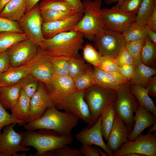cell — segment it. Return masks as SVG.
Segmentation results:
<instances>
[{"instance_id": "cell-1", "label": "cell", "mask_w": 156, "mask_h": 156, "mask_svg": "<svg viewBox=\"0 0 156 156\" xmlns=\"http://www.w3.org/2000/svg\"><path fill=\"white\" fill-rule=\"evenodd\" d=\"M79 119L77 116L67 111H60L53 105L49 107L40 118L23 126L26 130L45 129L61 135H68L77 125Z\"/></svg>"}, {"instance_id": "cell-2", "label": "cell", "mask_w": 156, "mask_h": 156, "mask_svg": "<svg viewBox=\"0 0 156 156\" xmlns=\"http://www.w3.org/2000/svg\"><path fill=\"white\" fill-rule=\"evenodd\" d=\"M73 140L70 134L62 135L51 130L40 129L38 132L27 130L24 133L23 144L36 150L31 156H43L46 153L71 144Z\"/></svg>"}, {"instance_id": "cell-3", "label": "cell", "mask_w": 156, "mask_h": 156, "mask_svg": "<svg viewBox=\"0 0 156 156\" xmlns=\"http://www.w3.org/2000/svg\"><path fill=\"white\" fill-rule=\"evenodd\" d=\"M84 37L74 30L60 33L52 38L45 39L46 53L52 57L72 58L80 56L79 50L83 47Z\"/></svg>"}, {"instance_id": "cell-4", "label": "cell", "mask_w": 156, "mask_h": 156, "mask_svg": "<svg viewBox=\"0 0 156 156\" xmlns=\"http://www.w3.org/2000/svg\"><path fill=\"white\" fill-rule=\"evenodd\" d=\"M103 0H84L82 3L84 11L83 16L71 30L82 33L85 38L93 41L95 35L105 28L101 15Z\"/></svg>"}, {"instance_id": "cell-5", "label": "cell", "mask_w": 156, "mask_h": 156, "mask_svg": "<svg viewBox=\"0 0 156 156\" xmlns=\"http://www.w3.org/2000/svg\"><path fill=\"white\" fill-rule=\"evenodd\" d=\"M84 100L88 107L91 119L88 127L96 122L102 110L117 99L116 91L102 87L94 84L83 91Z\"/></svg>"}, {"instance_id": "cell-6", "label": "cell", "mask_w": 156, "mask_h": 156, "mask_svg": "<svg viewBox=\"0 0 156 156\" xmlns=\"http://www.w3.org/2000/svg\"><path fill=\"white\" fill-rule=\"evenodd\" d=\"M117 92V97L115 103V109L125 124L129 134L134 126V113L139 105L131 92L128 83L120 85Z\"/></svg>"}, {"instance_id": "cell-7", "label": "cell", "mask_w": 156, "mask_h": 156, "mask_svg": "<svg viewBox=\"0 0 156 156\" xmlns=\"http://www.w3.org/2000/svg\"><path fill=\"white\" fill-rule=\"evenodd\" d=\"M16 124L5 126L0 133V156H26L25 152L30 150L22 143L24 132L14 130Z\"/></svg>"}, {"instance_id": "cell-8", "label": "cell", "mask_w": 156, "mask_h": 156, "mask_svg": "<svg viewBox=\"0 0 156 156\" xmlns=\"http://www.w3.org/2000/svg\"><path fill=\"white\" fill-rule=\"evenodd\" d=\"M17 22L20 28L28 39L45 50L46 40L42 33L43 22L38 5L26 12Z\"/></svg>"}, {"instance_id": "cell-9", "label": "cell", "mask_w": 156, "mask_h": 156, "mask_svg": "<svg viewBox=\"0 0 156 156\" xmlns=\"http://www.w3.org/2000/svg\"><path fill=\"white\" fill-rule=\"evenodd\" d=\"M45 86L55 106L59 110H65L66 99L76 91L73 79L69 76L60 77L53 75Z\"/></svg>"}, {"instance_id": "cell-10", "label": "cell", "mask_w": 156, "mask_h": 156, "mask_svg": "<svg viewBox=\"0 0 156 156\" xmlns=\"http://www.w3.org/2000/svg\"><path fill=\"white\" fill-rule=\"evenodd\" d=\"M93 41L102 56H108L114 58L126 44L122 34L105 28L95 35Z\"/></svg>"}, {"instance_id": "cell-11", "label": "cell", "mask_w": 156, "mask_h": 156, "mask_svg": "<svg viewBox=\"0 0 156 156\" xmlns=\"http://www.w3.org/2000/svg\"><path fill=\"white\" fill-rule=\"evenodd\" d=\"M131 153H137L143 156H156V132L140 134L133 140H128L114 153L113 156H126Z\"/></svg>"}, {"instance_id": "cell-12", "label": "cell", "mask_w": 156, "mask_h": 156, "mask_svg": "<svg viewBox=\"0 0 156 156\" xmlns=\"http://www.w3.org/2000/svg\"><path fill=\"white\" fill-rule=\"evenodd\" d=\"M101 15L105 28L122 34L136 20V14L124 12L115 5L110 8H101Z\"/></svg>"}, {"instance_id": "cell-13", "label": "cell", "mask_w": 156, "mask_h": 156, "mask_svg": "<svg viewBox=\"0 0 156 156\" xmlns=\"http://www.w3.org/2000/svg\"><path fill=\"white\" fill-rule=\"evenodd\" d=\"M38 49V46L28 39L14 44L6 51L10 66H19L29 63L36 55Z\"/></svg>"}, {"instance_id": "cell-14", "label": "cell", "mask_w": 156, "mask_h": 156, "mask_svg": "<svg viewBox=\"0 0 156 156\" xmlns=\"http://www.w3.org/2000/svg\"><path fill=\"white\" fill-rule=\"evenodd\" d=\"M30 74L45 85L50 81L53 75L52 57L38 47L36 55L29 62Z\"/></svg>"}, {"instance_id": "cell-15", "label": "cell", "mask_w": 156, "mask_h": 156, "mask_svg": "<svg viewBox=\"0 0 156 156\" xmlns=\"http://www.w3.org/2000/svg\"><path fill=\"white\" fill-rule=\"evenodd\" d=\"M101 115L94 124L90 127L83 128L76 134L75 137L82 144L94 145L100 147L109 156H113L114 153L104 142L101 129Z\"/></svg>"}, {"instance_id": "cell-16", "label": "cell", "mask_w": 156, "mask_h": 156, "mask_svg": "<svg viewBox=\"0 0 156 156\" xmlns=\"http://www.w3.org/2000/svg\"><path fill=\"white\" fill-rule=\"evenodd\" d=\"M83 14L78 12L64 19L42 22L43 37L45 39H50L60 33L71 30L81 20Z\"/></svg>"}, {"instance_id": "cell-17", "label": "cell", "mask_w": 156, "mask_h": 156, "mask_svg": "<svg viewBox=\"0 0 156 156\" xmlns=\"http://www.w3.org/2000/svg\"><path fill=\"white\" fill-rule=\"evenodd\" d=\"M53 105L45 85L40 81L37 91L30 99L29 122L40 118L49 107Z\"/></svg>"}, {"instance_id": "cell-18", "label": "cell", "mask_w": 156, "mask_h": 156, "mask_svg": "<svg viewBox=\"0 0 156 156\" xmlns=\"http://www.w3.org/2000/svg\"><path fill=\"white\" fill-rule=\"evenodd\" d=\"M66 109L67 111L76 116L85 123H90L91 116L88 105L84 98L83 91H76L66 99Z\"/></svg>"}, {"instance_id": "cell-19", "label": "cell", "mask_w": 156, "mask_h": 156, "mask_svg": "<svg viewBox=\"0 0 156 156\" xmlns=\"http://www.w3.org/2000/svg\"><path fill=\"white\" fill-rule=\"evenodd\" d=\"M129 133L120 116L116 112L114 120L106 144L113 153L118 151L121 146L128 140Z\"/></svg>"}, {"instance_id": "cell-20", "label": "cell", "mask_w": 156, "mask_h": 156, "mask_svg": "<svg viewBox=\"0 0 156 156\" xmlns=\"http://www.w3.org/2000/svg\"><path fill=\"white\" fill-rule=\"evenodd\" d=\"M156 116L139 106L134 116V126L131 131L129 134L128 140H135L145 129L156 123Z\"/></svg>"}, {"instance_id": "cell-21", "label": "cell", "mask_w": 156, "mask_h": 156, "mask_svg": "<svg viewBox=\"0 0 156 156\" xmlns=\"http://www.w3.org/2000/svg\"><path fill=\"white\" fill-rule=\"evenodd\" d=\"M30 73L29 63L19 66H10L0 74V86L8 87L15 85Z\"/></svg>"}, {"instance_id": "cell-22", "label": "cell", "mask_w": 156, "mask_h": 156, "mask_svg": "<svg viewBox=\"0 0 156 156\" xmlns=\"http://www.w3.org/2000/svg\"><path fill=\"white\" fill-rule=\"evenodd\" d=\"M27 10V0H10L4 6L0 16L18 22L25 15Z\"/></svg>"}, {"instance_id": "cell-23", "label": "cell", "mask_w": 156, "mask_h": 156, "mask_svg": "<svg viewBox=\"0 0 156 156\" xmlns=\"http://www.w3.org/2000/svg\"><path fill=\"white\" fill-rule=\"evenodd\" d=\"M22 84L21 80L10 86H0V102L6 109L11 110L20 96Z\"/></svg>"}, {"instance_id": "cell-24", "label": "cell", "mask_w": 156, "mask_h": 156, "mask_svg": "<svg viewBox=\"0 0 156 156\" xmlns=\"http://www.w3.org/2000/svg\"><path fill=\"white\" fill-rule=\"evenodd\" d=\"M30 99L22 89L19 98L11 110L13 117L26 123L29 122Z\"/></svg>"}, {"instance_id": "cell-25", "label": "cell", "mask_w": 156, "mask_h": 156, "mask_svg": "<svg viewBox=\"0 0 156 156\" xmlns=\"http://www.w3.org/2000/svg\"><path fill=\"white\" fill-rule=\"evenodd\" d=\"M132 93L137 100L139 106L156 116V107L149 95L148 89L144 86L130 85Z\"/></svg>"}, {"instance_id": "cell-26", "label": "cell", "mask_w": 156, "mask_h": 156, "mask_svg": "<svg viewBox=\"0 0 156 156\" xmlns=\"http://www.w3.org/2000/svg\"><path fill=\"white\" fill-rule=\"evenodd\" d=\"M135 66L133 74L129 82L130 85L144 86L156 75L155 68L146 66L142 62Z\"/></svg>"}, {"instance_id": "cell-27", "label": "cell", "mask_w": 156, "mask_h": 156, "mask_svg": "<svg viewBox=\"0 0 156 156\" xmlns=\"http://www.w3.org/2000/svg\"><path fill=\"white\" fill-rule=\"evenodd\" d=\"M115 103L107 106L102 110L101 113L102 134L106 141L108 139L116 112Z\"/></svg>"}, {"instance_id": "cell-28", "label": "cell", "mask_w": 156, "mask_h": 156, "mask_svg": "<svg viewBox=\"0 0 156 156\" xmlns=\"http://www.w3.org/2000/svg\"><path fill=\"white\" fill-rule=\"evenodd\" d=\"M148 28L146 24L141 25L135 22L131 23L122 33L126 43L146 37Z\"/></svg>"}, {"instance_id": "cell-29", "label": "cell", "mask_w": 156, "mask_h": 156, "mask_svg": "<svg viewBox=\"0 0 156 156\" xmlns=\"http://www.w3.org/2000/svg\"><path fill=\"white\" fill-rule=\"evenodd\" d=\"M38 7L40 10L54 9L71 12H82L64 0H42Z\"/></svg>"}, {"instance_id": "cell-30", "label": "cell", "mask_w": 156, "mask_h": 156, "mask_svg": "<svg viewBox=\"0 0 156 156\" xmlns=\"http://www.w3.org/2000/svg\"><path fill=\"white\" fill-rule=\"evenodd\" d=\"M28 39L24 33L11 31L0 33V53L6 51L12 45L22 40Z\"/></svg>"}, {"instance_id": "cell-31", "label": "cell", "mask_w": 156, "mask_h": 156, "mask_svg": "<svg viewBox=\"0 0 156 156\" xmlns=\"http://www.w3.org/2000/svg\"><path fill=\"white\" fill-rule=\"evenodd\" d=\"M68 76L73 79L90 69L92 68L85 64L80 56L69 58L68 60Z\"/></svg>"}, {"instance_id": "cell-32", "label": "cell", "mask_w": 156, "mask_h": 156, "mask_svg": "<svg viewBox=\"0 0 156 156\" xmlns=\"http://www.w3.org/2000/svg\"><path fill=\"white\" fill-rule=\"evenodd\" d=\"M156 7V0H143L136 14L135 22L141 25H145Z\"/></svg>"}, {"instance_id": "cell-33", "label": "cell", "mask_w": 156, "mask_h": 156, "mask_svg": "<svg viewBox=\"0 0 156 156\" xmlns=\"http://www.w3.org/2000/svg\"><path fill=\"white\" fill-rule=\"evenodd\" d=\"M142 62L148 66L154 62L156 58V44L153 43L147 36L141 52Z\"/></svg>"}, {"instance_id": "cell-34", "label": "cell", "mask_w": 156, "mask_h": 156, "mask_svg": "<svg viewBox=\"0 0 156 156\" xmlns=\"http://www.w3.org/2000/svg\"><path fill=\"white\" fill-rule=\"evenodd\" d=\"M69 58L62 56L52 57L54 75L60 77L68 76Z\"/></svg>"}, {"instance_id": "cell-35", "label": "cell", "mask_w": 156, "mask_h": 156, "mask_svg": "<svg viewBox=\"0 0 156 156\" xmlns=\"http://www.w3.org/2000/svg\"><path fill=\"white\" fill-rule=\"evenodd\" d=\"M91 73L95 84L102 87L117 91L119 87L114 85L109 81L105 71L97 67L92 68Z\"/></svg>"}, {"instance_id": "cell-36", "label": "cell", "mask_w": 156, "mask_h": 156, "mask_svg": "<svg viewBox=\"0 0 156 156\" xmlns=\"http://www.w3.org/2000/svg\"><path fill=\"white\" fill-rule=\"evenodd\" d=\"M40 12L43 22L55 21L64 19L77 13L54 9L40 10Z\"/></svg>"}, {"instance_id": "cell-37", "label": "cell", "mask_w": 156, "mask_h": 156, "mask_svg": "<svg viewBox=\"0 0 156 156\" xmlns=\"http://www.w3.org/2000/svg\"><path fill=\"white\" fill-rule=\"evenodd\" d=\"M92 69L73 79L76 91H84L95 84L92 75Z\"/></svg>"}, {"instance_id": "cell-38", "label": "cell", "mask_w": 156, "mask_h": 156, "mask_svg": "<svg viewBox=\"0 0 156 156\" xmlns=\"http://www.w3.org/2000/svg\"><path fill=\"white\" fill-rule=\"evenodd\" d=\"M146 37L126 43L125 47L132 57L134 64L135 66L142 62L140 57L141 52Z\"/></svg>"}, {"instance_id": "cell-39", "label": "cell", "mask_w": 156, "mask_h": 156, "mask_svg": "<svg viewBox=\"0 0 156 156\" xmlns=\"http://www.w3.org/2000/svg\"><path fill=\"white\" fill-rule=\"evenodd\" d=\"M82 54L85 60L94 67H98L102 56L91 44H86L83 48Z\"/></svg>"}, {"instance_id": "cell-40", "label": "cell", "mask_w": 156, "mask_h": 156, "mask_svg": "<svg viewBox=\"0 0 156 156\" xmlns=\"http://www.w3.org/2000/svg\"><path fill=\"white\" fill-rule=\"evenodd\" d=\"M21 81V89L30 99L37 91L40 81L30 73L23 78Z\"/></svg>"}, {"instance_id": "cell-41", "label": "cell", "mask_w": 156, "mask_h": 156, "mask_svg": "<svg viewBox=\"0 0 156 156\" xmlns=\"http://www.w3.org/2000/svg\"><path fill=\"white\" fill-rule=\"evenodd\" d=\"M66 145L45 153L43 156H83L80 149Z\"/></svg>"}, {"instance_id": "cell-42", "label": "cell", "mask_w": 156, "mask_h": 156, "mask_svg": "<svg viewBox=\"0 0 156 156\" xmlns=\"http://www.w3.org/2000/svg\"><path fill=\"white\" fill-rule=\"evenodd\" d=\"M0 102V133L5 126L12 123L24 125L26 123L14 118L12 114H9Z\"/></svg>"}, {"instance_id": "cell-43", "label": "cell", "mask_w": 156, "mask_h": 156, "mask_svg": "<svg viewBox=\"0 0 156 156\" xmlns=\"http://www.w3.org/2000/svg\"><path fill=\"white\" fill-rule=\"evenodd\" d=\"M5 31L24 33L20 28L17 22L0 16V33Z\"/></svg>"}, {"instance_id": "cell-44", "label": "cell", "mask_w": 156, "mask_h": 156, "mask_svg": "<svg viewBox=\"0 0 156 156\" xmlns=\"http://www.w3.org/2000/svg\"><path fill=\"white\" fill-rule=\"evenodd\" d=\"M143 0H124L119 5H115L124 12L136 14Z\"/></svg>"}, {"instance_id": "cell-45", "label": "cell", "mask_w": 156, "mask_h": 156, "mask_svg": "<svg viewBox=\"0 0 156 156\" xmlns=\"http://www.w3.org/2000/svg\"><path fill=\"white\" fill-rule=\"evenodd\" d=\"M97 67L106 71L118 72L119 66L115 58L108 56H101Z\"/></svg>"}, {"instance_id": "cell-46", "label": "cell", "mask_w": 156, "mask_h": 156, "mask_svg": "<svg viewBox=\"0 0 156 156\" xmlns=\"http://www.w3.org/2000/svg\"><path fill=\"white\" fill-rule=\"evenodd\" d=\"M115 60L118 66L126 64H134L133 58L125 47L116 56Z\"/></svg>"}, {"instance_id": "cell-47", "label": "cell", "mask_w": 156, "mask_h": 156, "mask_svg": "<svg viewBox=\"0 0 156 156\" xmlns=\"http://www.w3.org/2000/svg\"><path fill=\"white\" fill-rule=\"evenodd\" d=\"M135 67L134 64L123 65L119 66L118 72L129 82L133 74Z\"/></svg>"}, {"instance_id": "cell-48", "label": "cell", "mask_w": 156, "mask_h": 156, "mask_svg": "<svg viewBox=\"0 0 156 156\" xmlns=\"http://www.w3.org/2000/svg\"><path fill=\"white\" fill-rule=\"evenodd\" d=\"M97 146L82 144L80 148L83 156H100Z\"/></svg>"}, {"instance_id": "cell-49", "label": "cell", "mask_w": 156, "mask_h": 156, "mask_svg": "<svg viewBox=\"0 0 156 156\" xmlns=\"http://www.w3.org/2000/svg\"><path fill=\"white\" fill-rule=\"evenodd\" d=\"M10 67V58L7 51L0 53V74Z\"/></svg>"}, {"instance_id": "cell-50", "label": "cell", "mask_w": 156, "mask_h": 156, "mask_svg": "<svg viewBox=\"0 0 156 156\" xmlns=\"http://www.w3.org/2000/svg\"><path fill=\"white\" fill-rule=\"evenodd\" d=\"M144 86L148 90L149 94L154 97H156V76L154 75Z\"/></svg>"}, {"instance_id": "cell-51", "label": "cell", "mask_w": 156, "mask_h": 156, "mask_svg": "<svg viewBox=\"0 0 156 156\" xmlns=\"http://www.w3.org/2000/svg\"><path fill=\"white\" fill-rule=\"evenodd\" d=\"M146 24L149 29L156 31V7L148 18Z\"/></svg>"}, {"instance_id": "cell-52", "label": "cell", "mask_w": 156, "mask_h": 156, "mask_svg": "<svg viewBox=\"0 0 156 156\" xmlns=\"http://www.w3.org/2000/svg\"><path fill=\"white\" fill-rule=\"evenodd\" d=\"M83 13L84 6L81 0H64Z\"/></svg>"}, {"instance_id": "cell-53", "label": "cell", "mask_w": 156, "mask_h": 156, "mask_svg": "<svg viewBox=\"0 0 156 156\" xmlns=\"http://www.w3.org/2000/svg\"><path fill=\"white\" fill-rule=\"evenodd\" d=\"M40 0H27V10L26 12L30 10Z\"/></svg>"}, {"instance_id": "cell-54", "label": "cell", "mask_w": 156, "mask_h": 156, "mask_svg": "<svg viewBox=\"0 0 156 156\" xmlns=\"http://www.w3.org/2000/svg\"><path fill=\"white\" fill-rule=\"evenodd\" d=\"M147 36L153 43L156 44V31L148 29Z\"/></svg>"}, {"instance_id": "cell-55", "label": "cell", "mask_w": 156, "mask_h": 156, "mask_svg": "<svg viewBox=\"0 0 156 156\" xmlns=\"http://www.w3.org/2000/svg\"><path fill=\"white\" fill-rule=\"evenodd\" d=\"M124 0H105V3L109 5H112L116 2H117L116 5H120Z\"/></svg>"}, {"instance_id": "cell-56", "label": "cell", "mask_w": 156, "mask_h": 156, "mask_svg": "<svg viewBox=\"0 0 156 156\" xmlns=\"http://www.w3.org/2000/svg\"><path fill=\"white\" fill-rule=\"evenodd\" d=\"M10 0H0V13L5 5Z\"/></svg>"}, {"instance_id": "cell-57", "label": "cell", "mask_w": 156, "mask_h": 156, "mask_svg": "<svg viewBox=\"0 0 156 156\" xmlns=\"http://www.w3.org/2000/svg\"><path fill=\"white\" fill-rule=\"evenodd\" d=\"M151 127L148 131L149 133H153L156 131V123H155Z\"/></svg>"}, {"instance_id": "cell-58", "label": "cell", "mask_w": 156, "mask_h": 156, "mask_svg": "<svg viewBox=\"0 0 156 156\" xmlns=\"http://www.w3.org/2000/svg\"><path fill=\"white\" fill-rule=\"evenodd\" d=\"M99 153L100 156H107V154L102 149L99 148Z\"/></svg>"}, {"instance_id": "cell-59", "label": "cell", "mask_w": 156, "mask_h": 156, "mask_svg": "<svg viewBox=\"0 0 156 156\" xmlns=\"http://www.w3.org/2000/svg\"><path fill=\"white\" fill-rule=\"evenodd\" d=\"M126 156H143L142 155L137 153H131L127 155Z\"/></svg>"}, {"instance_id": "cell-60", "label": "cell", "mask_w": 156, "mask_h": 156, "mask_svg": "<svg viewBox=\"0 0 156 156\" xmlns=\"http://www.w3.org/2000/svg\"></svg>"}]
</instances>
